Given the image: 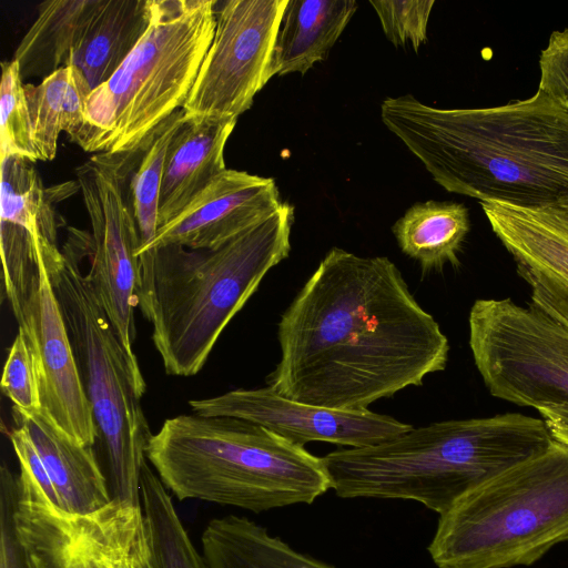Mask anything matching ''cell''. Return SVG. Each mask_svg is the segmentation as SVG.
I'll return each instance as SVG.
<instances>
[{
	"mask_svg": "<svg viewBox=\"0 0 568 568\" xmlns=\"http://www.w3.org/2000/svg\"><path fill=\"white\" fill-rule=\"evenodd\" d=\"M268 386L313 406L366 412L444 371L449 343L385 256L331 248L282 314Z\"/></svg>",
	"mask_w": 568,
	"mask_h": 568,
	"instance_id": "obj_1",
	"label": "cell"
},
{
	"mask_svg": "<svg viewBox=\"0 0 568 568\" xmlns=\"http://www.w3.org/2000/svg\"><path fill=\"white\" fill-rule=\"evenodd\" d=\"M386 128L446 191L568 210V104L541 90L507 104L443 109L410 94L381 105Z\"/></svg>",
	"mask_w": 568,
	"mask_h": 568,
	"instance_id": "obj_2",
	"label": "cell"
},
{
	"mask_svg": "<svg viewBox=\"0 0 568 568\" xmlns=\"http://www.w3.org/2000/svg\"><path fill=\"white\" fill-rule=\"evenodd\" d=\"M555 443L541 418L506 413L412 428L322 457L342 498L407 499L439 516L477 487Z\"/></svg>",
	"mask_w": 568,
	"mask_h": 568,
	"instance_id": "obj_3",
	"label": "cell"
},
{
	"mask_svg": "<svg viewBox=\"0 0 568 568\" xmlns=\"http://www.w3.org/2000/svg\"><path fill=\"white\" fill-rule=\"evenodd\" d=\"M294 207L271 216L212 248L165 245L139 255V307L166 374L193 376L217 338L291 251Z\"/></svg>",
	"mask_w": 568,
	"mask_h": 568,
	"instance_id": "obj_4",
	"label": "cell"
},
{
	"mask_svg": "<svg viewBox=\"0 0 568 568\" xmlns=\"http://www.w3.org/2000/svg\"><path fill=\"white\" fill-rule=\"evenodd\" d=\"M145 455L180 500L261 513L312 504L331 488L322 457L236 417L169 418L150 437Z\"/></svg>",
	"mask_w": 568,
	"mask_h": 568,
	"instance_id": "obj_5",
	"label": "cell"
},
{
	"mask_svg": "<svg viewBox=\"0 0 568 568\" xmlns=\"http://www.w3.org/2000/svg\"><path fill=\"white\" fill-rule=\"evenodd\" d=\"M91 235L69 229L61 256L44 261L90 402L109 468L112 499L141 506L140 477L152 436L140 404L146 384L80 262Z\"/></svg>",
	"mask_w": 568,
	"mask_h": 568,
	"instance_id": "obj_6",
	"label": "cell"
},
{
	"mask_svg": "<svg viewBox=\"0 0 568 568\" xmlns=\"http://www.w3.org/2000/svg\"><path fill=\"white\" fill-rule=\"evenodd\" d=\"M568 541V445L505 470L439 516L428 552L438 568L530 566Z\"/></svg>",
	"mask_w": 568,
	"mask_h": 568,
	"instance_id": "obj_7",
	"label": "cell"
},
{
	"mask_svg": "<svg viewBox=\"0 0 568 568\" xmlns=\"http://www.w3.org/2000/svg\"><path fill=\"white\" fill-rule=\"evenodd\" d=\"M216 4L215 0H150L144 34L87 99L85 152L136 150L183 109L214 37Z\"/></svg>",
	"mask_w": 568,
	"mask_h": 568,
	"instance_id": "obj_8",
	"label": "cell"
},
{
	"mask_svg": "<svg viewBox=\"0 0 568 568\" xmlns=\"http://www.w3.org/2000/svg\"><path fill=\"white\" fill-rule=\"evenodd\" d=\"M469 346L489 393L518 406H568V328L510 298H479Z\"/></svg>",
	"mask_w": 568,
	"mask_h": 568,
	"instance_id": "obj_9",
	"label": "cell"
},
{
	"mask_svg": "<svg viewBox=\"0 0 568 568\" xmlns=\"http://www.w3.org/2000/svg\"><path fill=\"white\" fill-rule=\"evenodd\" d=\"M141 148L93 154L75 169L77 182L91 224L89 274L130 359L133 351L134 310L139 307L140 236L133 215L130 180Z\"/></svg>",
	"mask_w": 568,
	"mask_h": 568,
	"instance_id": "obj_10",
	"label": "cell"
},
{
	"mask_svg": "<svg viewBox=\"0 0 568 568\" xmlns=\"http://www.w3.org/2000/svg\"><path fill=\"white\" fill-rule=\"evenodd\" d=\"M287 2L220 3L212 43L183 106L185 116L237 120L252 106L274 77V49Z\"/></svg>",
	"mask_w": 568,
	"mask_h": 568,
	"instance_id": "obj_11",
	"label": "cell"
},
{
	"mask_svg": "<svg viewBox=\"0 0 568 568\" xmlns=\"http://www.w3.org/2000/svg\"><path fill=\"white\" fill-rule=\"evenodd\" d=\"M0 248L3 285L16 316L39 274L37 248L43 257L58 247L55 203L79 190L78 182L44 187L34 162L20 155L0 159Z\"/></svg>",
	"mask_w": 568,
	"mask_h": 568,
	"instance_id": "obj_12",
	"label": "cell"
},
{
	"mask_svg": "<svg viewBox=\"0 0 568 568\" xmlns=\"http://www.w3.org/2000/svg\"><path fill=\"white\" fill-rule=\"evenodd\" d=\"M43 254L38 247L39 274L16 320L33 354L42 409L71 439L93 446L97 425Z\"/></svg>",
	"mask_w": 568,
	"mask_h": 568,
	"instance_id": "obj_13",
	"label": "cell"
},
{
	"mask_svg": "<svg viewBox=\"0 0 568 568\" xmlns=\"http://www.w3.org/2000/svg\"><path fill=\"white\" fill-rule=\"evenodd\" d=\"M194 414L245 419L298 446L326 442L348 448L383 443L413 426L388 415L329 409L292 400L270 386L234 389L210 398L189 402Z\"/></svg>",
	"mask_w": 568,
	"mask_h": 568,
	"instance_id": "obj_14",
	"label": "cell"
},
{
	"mask_svg": "<svg viewBox=\"0 0 568 568\" xmlns=\"http://www.w3.org/2000/svg\"><path fill=\"white\" fill-rule=\"evenodd\" d=\"M530 288V305L568 328V210L480 203Z\"/></svg>",
	"mask_w": 568,
	"mask_h": 568,
	"instance_id": "obj_15",
	"label": "cell"
},
{
	"mask_svg": "<svg viewBox=\"0 0 568 568\" xmlns=\"http://www.w3.org/2000/svg\"><path fill=\"white\" fill-rule=\"evenodd\" d=\"M282 205L273 179L226 169L178 216L159 227L139 255L172 244L192 250L216 247L264 221Z\"/></svg>",
	"mask_w": 568,
	"mask_h": 568,
	"instance_id": "obj_16",
	"label": "cell"
},
{
	"mask_svg": "<svg viewBox=\"0 0 568 568\" xmlns=\"http://www.w3.org/2000/svg\"><path fill=\"white\" fill-rule=\"evenodd\" d=\"M236 119L187 118L169 145L159 201V227L178 216L226 170L224 148Z\"/></svg>",
	"mask_w": 568,
	"mask_h": 568,
	"instance_id": "obj_17",
	"label": "cell"
},
{
	"mask_svg": "<svg viewBox=\"0 0 568 568\" xmlns=\"http://www.w3.org/2000/svg\"><path fill=\"white\" fill-rule=\"evenodd\" d=\"M17 425L27 428L49 473L60 508L72 515L93 513L112 500L108 480L92 446L65 435L42 408L21 412L12 408Z\"/></svg>",
	"mask_w": 568,
	"mask_h": 568,
	"instance_id": "obj_18",
	"label": "cell"
},
{
	"mask_svg": "<svg viewBox=\"0 0 568 568\" xmlns=\"http://www.w3.org/2000/svg\"><path fill=\"white\" fill-rule=\"evenodd\" d=\"M13 518L27 568H89L74 515L52 504L23 468Z\"/></svg>",
	"mask_w": 568,
	"mask_h": 568,
	"instance_id": "obj_19",
	"label": "cell"
},
{
	"mask_svg": "<svg viewBox=\"0 0 568 568\" xmlns=\"http://www.w3.org/2000/svg\"><path fill=\"white\" fill-rule=\"evenodd\" d=\"M149 22L150 0H99L67 65L75 67L93 91L120 68Z\"/></svg>",
	"mask_w": 568,
	"mask_h": 568,
	"instance_id": "obj_20",
	"label": "cell"
},
{
	"mask_svg": "<svg viewBox=\"0 0 568 568\" xmlns=\"http://www.w3.org/2000/svg\"><path fill=\"white\" fill-rule=\"evenodd\" d=\"M357 6L354 0H288L276 38L273 74H305L323 61Z\"/></svg>",
	"mask_w": 568,
	"mask_h": 568,
	"instance_id": "obj_21",
	"label": "cell"
},
{
	"mask_svg": "<svg viewBox=\"0 0 568 568\" xmlns=\"http://www.w3.org/2000/svg\"><path fill=\"white\" fill-rule=\"evenodd\" d=\"M91 89L73 65L58 69L39 84H24L37 160L51 161L58 138L67 132L71 142L83 146L88 136L85 102Z\"/></svg>",
	"mask_w": 568,
	"mask_h": 568,
	"instance_id": "obj_22",
	"label": "cell"
},
{
	"mask_svg": "<svg viewBox=\"0 0 568 568\" xmlns=\"http://www.w3.org/2000/svg\"><path fill=\"white\" fill-rule=\"evenodd\" d=\"M201 546L209 568H336L235 515L210 520L201 535Z\"/></svg>",
	"mask_w": 568,
	"mask_h": 568,
	"instance_id": "obj_23",
	"label": "cell"
},
{
	"mask_svg": "<svg viewBox=\"0 0 568 568\" xmlns=\"http://www.w3.org/2000/svg\"><path fill=\"white\" fill-rule=\"evenodd\" d=\"M99 0H49L21 39L12 60L22 80L45 77L65 67Z\"/></svg>",
	"mask_w": 568,
	"mask_h": 568,
	"instance_id": "obj_24",
	"label": "cell"
},
{
	"mask_svg": "<svg viewBox=\"0 0 568 568\" xmlns=\"http://www.w3.org/2000/svg\"><path fill=\"white\" fill-rule=\"evenodd\" d=\"M470 230L467 207L453 201H426L412 205L393 226L403 253L424 272L457 266L458 252Z\"/></svg>",
	"mask_w": 568,
	"mask_h": 568,
	"instance_id": "obj_25",
	"label": "cell"
},
{
	"mask_svg": "<svg viewBox=\"0 0 568 568\" xmlns=\"http://www.w3.org/2000/svg\"><path fill=\"white\" fill-rule=\"evenodd\" d=\"M74 517L89 568H138L149 546L141 506L112 499L93 513Z\"/></svg>",
	"mask_w": 568,
	"mask_h": 568,
	"instance_id": "obj_26",
	"label": "cell"
},
{
	"mask_svg": "<svg viewBox=\"0 0 568 568\" xmlns=\"http://www.w3.org/2000/svg\"><path fill=\"white\" fill-rule=\"evenodd\" d=\"M140 500L153 568H209L190 539L169 490L148 463L141 471Z\"/></svg>",
	"mask_w": 568,
	"mask_h": 568,
	"instance_id": "obj_27",
	"label": "cell"
},
{
	"mask_svg": "<svg viewBox=\"0 0 568 568\" xmlns=\"http://www.w3.org/2000/svg\"><path fill=\"white\" fill-rule=\"evenodd\" d=\"M183 119L184 110L180 109L151 133L131 175V203L140 236L138 255L150 244L159 230V201L165 156Z\"/></svg>",
	"mask_w": 568,
	"mask_h": 568,
	"instance_id": "obj_28",
	"label": "cell"
},
{
	"mask_svg": "<svg viewBox=\"0 0 568 568\" xmlns=\"http://www.w3.org/2000/svg\"><path fill=\"white\" fill-rule=\"evenodd\" d=\"M1 69L0 159L20 155L36 162L30 114L19 64L14 60L4 61Z\"/></svg>",
	"mask_w": 568,
	"mask_h": 568,
	"instance_id": "obj_29",
	"label": "cell"
},
{
	"mask_svg": "<svg viewBox=\"0 0 568 568\" xmlns=\"http://www.w3.org/2000/svg\"><path fill=\"white\" fill-rule=\"evenodd\" d=\"M386 38L395 45L409 43L415 51L425 42L434 0L369 1Z\"/></svg>",
	"mask_w": 568,
	"mask_h": 568,
	"instance_id": "obj_30",
	"label": "cell"
},
{
	"mask_svg": "<svg viewBox=\"0 0 568 568\" xmlns=\"http://www.w3.org/2000/svg\"><path fill=\"white\" fill-rule=\"evenodd\" d=\"M2 392L21 412H32L42 408L37 366L21 328L8 352L0 383Z\"/></svg>",
	"mask_w": 568,
	"mask_h": 568,
	"instance_id": "obj_31",
	"label": "cell"
},
{
	"mask_svg": "<svg viewBox=\"0 0 568 568\" xmlns=\"http://www.w3.org/2000/svg\"><path fill=\"white\" fill-rule=\"evenodd\" d=\"M18 477L6 464L0 469V568H27L14 526Z\"/></svg>",
	"mask_w": 568,
	"mask_h": 568,
	"instance_id": "obj_32",
	"label": "cell"
},
{
	"mask_svg": "<svg viewBox=\"0 0 568 568\" xmlns=\"http://www.w3.org/2000/svg\"><path fill=\"white\" fill-rule=\"evenodd\" d=\"M538 89L568 104V28L554 31L539 55Z\"/></svg>",
	"mask_w": 568,
	"mask_h": 568,
	"instance_id": "obj_33",
	"label": "cell"
},
{
	"mask_svg": "<svg viewBox=\"0 0 568 568\" xmlns=\"http://www.w3.org/2000/svg\"><path fill=\"white\" fill-rule=\"evenodd\" d=\"M9 436L20 468L27 470L49 500L60 508L55 488L27 428L18 425Z\"/></svg>",
	"mask_w": 568,
	"mask_h": 568,
	"instance_id": "obj_34",
	"label": "cell"
},
{
	"mask_svg": "<svg viewBox=\"0 0 568 568\" xmlns=\"http://www.w3.org/2000/svg\"><path fill=\"white\" fill-rule=\"evenodd\" d=\"M556 442L568 445V406H555L538 409Z\"/></svg>",
	"mask_w": 568,
	"mask_h": 568,
	"instance_id": "obj_35",
	"label": "cell"
},
{
	"mask_svg": "<svg viewBox=\"0 0 568 568\" xmlns=\"http://www.w3.org/2000/svg\"><path fill=\"white\" fill-rule=\"evenodd\" d=\"M138 568H153L152 561H151V552H150V547L149 546L142 552V555L140 556V559H139V562H138Z\"/></svg>",
	"mask_w": 568,
	"mask_h": 568,
	"instance_id": "obj_36",
	"label": "cell"
}]
</instances>
